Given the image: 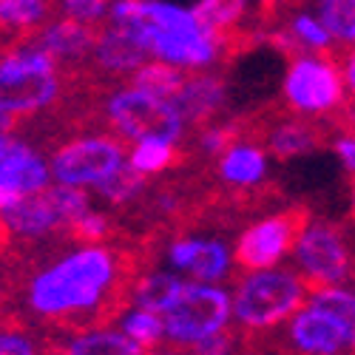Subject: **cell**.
Segmentation results:
<instances>
[{
    "label": "cell",
    "instance_id": "1",
    "mask_svg": "<svg viewBox=\"0 0 355 355\" xmlns=\"http://www.w3.org/2000/svg\"><path fill=\"white\" fill-rule=\"evenodd\" d=\"M139 261L114 245H80L26 284V307L40 324L63 333L111 327L131 307Z\"/></svg>",
    "mask_w": 355,
    "mask_h": 355
},
{
    "label": "cell",
    "instance_id": "2",
    "mask_svg": "<svg viewBox=\"0 0 355 355\" xmlns=\"http://www.w3.org/2000/svg\"><path fill=\"white\" fill-rule=\"evenodd\" d=\"M142 32L148 54L176 69H208L227 51V40L211 23H205L193 9L145 0L142 3Z\"/></svg>",
    "mask_w": 355,
    "mask_h": 355
},
{
    "label": "cell",
    "instance_id": "3",
    "mask_svg": "<svg viewBox=\"0 0 355 355\" xmlns=\"http://www.w3.org/2000/svg\"><path fill=\"white\" fill-rule=\"evenodd\" d=\"M66 92V71L32 37L15 40L0 54V108L15 116L37 114Z\"/></svg>",
    "mask_w": 355,
    "mask_h": 355
},
{
    "label": "cell",
    "instance_id": "4",
    "mask_svg": "<svg viewBox=\"0 0 355 355\" xmlns=\"http://www.w3.org/2000/svg\"><path fill=\"white\" fill-rule=\"evenodd\" d=\"M307 302V282L302 273L284 268L245 270L230 293V307L236 324L250 333H270Z\"/></svg>",
    "mask_w": 355,
    "mask_h": 355
},
{
    "label": "cell",
    "instance_id": "5",
    "mask_svg": "<svg viewBox=\"0 0 355 355\" xmlns=\"http://www.w3.org/2000/svg\"><path fill=\"white\" fill-rule=\"evenodd\" d=\"M233 321L230 293L216 282H185L173 304L162 313L165 341L173 349H193Z\"/></svg>",
    "mask_w": 355,
    "mask_h": 355
},
{
    "label": "cell",
    "instance_id": "6",
    "mask_svg": "<svg viewBox=\"0 0 355 355\" xmlns=\"http://www.w3.org/2000/svg\"><path fill=\"white\" fill-rule=\"evenodd\" d=\"M105 120L116 137L128 142L137 139H171L182 142L185 137V120L176 111V105L165 97H157L151 92H142L137 85H116L114 94L105 100Z\"/></svg>",
    "mask_w": 355,
    "mask_h": 355
},
{
    "label": "cell",
    "instance_id": "7",
    "mask_svg": "<svg viewBox=\"0 0 355 355\" xmlns=\"http://www.w3.org/2000/svg\"><path fill=\"white\" fill-rule=\"evenodd\" d=\"M282 97L293 114L302 116H333L344 111L347 85L341 66L327 54H293L282 83Z\"/></svg>",
    "mask_w": 355,
    "mask_h": 355
},
{
    "label": "cell",
    "instance_id": "8",
    "mask_svg": "<svg viewBox=\"0 0 355 355\" xmlns=\"http://www.w3.org/2000/svg\"><path fill=\"white\" fill-rule=\"evenodd\" d=\"M290 253L307 287L347 284L355 276V256L349 250L347 233L333 222L310 216Z\"/></svg>",
    "mask_w": 355,
    "mask_h": 355
},
{
    "label": "cell",
    "instance_id": "9",
    "mask_svg": "<svg viewBox=\"0 0 355 355\" xmlns=\"http://www.w3.org/2000/svg\"><path fill=\"white\" fill-rule=\"evenodd\" d=\"M125 145L116 134H88L63 142L49 159L51 180L77 185V188H97L103 180L125 165Z\"/></svg>",
    "mask_w": 355,
    "mask_h": 355
},
{
    "label": "cell",
    "instance_id": "10",
    "mask_svg": "<svg viewBox=\"0 0 355 355\" xmlns=\"http://www.w3.org/2000/svg\"><path fill=\"white\" fill-rule=\"evenodd\" d=\"M307 219H310V211L304 205H295V208H287L282 214L253 222L250 227L242 230L239 239H236L233 261L239 264V270L276 268L284 256H290Z\"/></svg>",
    "mask_w": 355,
    "mask_h": 355
},
{
    "label": "cell",
    "instance_id": "11",
    "mask_svg": "<svg viewBox=\"0 0 355 355\" xmlns=\"http://www.w3.org/2000/svg\"><path fill=\"white\" fill-rule=\"evenodd\" d=\"M284 333V349L304 352V355H338V352H352L349 336L341 324L327 313L310 302H304L287 321Z\"/></svg>",
    "mask_w": 355,
    "mask_h": 355
},
{
    "label": "cell",
    "instance_id": "12",
    "mask_svg": "<svg viewBox=\"0 0 355 355\" xmlns=\"http://www.w3.org/2000/svg\"><path fill=\"white\" fill-rule=\"evenodd\" d=\"M168 261L173 270L188 273L196 282H222L230 273V250L219 239H199V236H180L168 248Z\"/></svg>",
    "mask_w": 355,
    "mask_h": 355
},
{
    "label": "cell",
    "instance_id": "13",
    "mask_svg": "<svg viewBox=\"0 0 355 355\" xmlns=\"http://www.w3.org/2000/svg\"><path fill=\"white\" fill-rule=\"evenodd\" d=\"M148 46L125 32V28L114 26V23H100L97 26V37H94V49L88 54V60L94 63V69L100 74H108V77H131L145 60H148Z\"/></svg>",
    "mask_w": 355,
    "mask_h": 355
},
{
    "label": "cell",
    "instance_id": "14",
    "mask_svg": "<svg viewBox=\"0 0 355 355\" xmlns=\"http://www.w3.org/2000/svg\"><path fill=\"white\" fill-rule=\"evenodd\" d=\"M227 100V85L222 77L211 74V71H193V74H185V83L182 88L176 92V97L171 100L176 105V111L182 114L185 125L191 128H202L214 123V116L222 111Z\"/></svg>",
    "mask_w": 355,
    "mask_h": 355
},
{
    "label": "cell",
    "instance_id": "15",
    "mask_svg": "<svg viewBox=\"0 0 355 355\" xmlns=\"http://www.w3.org/2000/svg\"><path fill=\"white\" fill-rule=\"evenodd\" d=\"M0 180L20 196H26L43 191L51 182V171L40 151L9 137L6 142H0Z\"/></svg>",
    "mask_w": 355,
    "mask_h": 355
},
{
    "label": "cell",
    "instance_id": "16",
    "mask_svg": "<svg viewBox=\"0 0 355 355\" xmlns=\"http://www.w3.org/2000/svg\"><path fill=\"white\" fill-rule=\"evenodd\" d=\"M94 37H97V26H88L71 17H51L40 32L32 35V40L37 46H43L60 66H77L83 60H88V54L94 49Z\"/></svg>",
    "mask_w": 355,
    "mask_h": 355
},
{
    "label": "cell",
    "instance_id": "17",
    "mask_svg": "<svg viewBox=\"0 0 355 355\" xmlns=\"http://www.w3.org/2000/svg\"><path fill=\"white\" fill-rule=\"evenodd\" d=\"M219 180L236 191H253L268 180V151L250 142V137L236 139L216 157Z\"/></svg>",
    "mask_w": 355,
    "mask_h": 355
},
{
    "label": "cell",
    "instance_id": "18",
    "mask_svg": "<svg viewBox=\"0 0 355 355\" xmlns=\"http://www.w3.org/2000/svg\"><path fill=\"white\" fill-rule=\"evenodd\" d=\"M0 219L6 222L12 236H23V239H40V236H49L54 230L66 227L63 216L57 214L54 202L49 196V188H43L37 193H26L12 208L0 211Z\"/></svg>",
    "mask_w": 355,
    "mask_h": 355
},
{
    "label": "cell",
    "instance_id": "19",
    "mask_svg": "<svg viewBox=\"0 0 355 355\" xmlns=\"http://www.w3.org/2000/svg\"><path fill=\"white\" fill-rule=\"evenodd\" d=\"M264 142H268V151L276 159H295L313 154L324 145V128L307 123L304 116H287V120L273 123L264 131Z\"/></svg>",
    "mask_w": 355,
    "mask_h": 355
},
{
    "label": "cell",
    "instance_id": "20",
    "mask_svg": "<svg viewBox=\"0 0 355 355\" xmlns=\"http://www.w3.org/2000/svg\"><path fill=\"white\" fill-rule=\"evenodd\" d=\"M46 352H63V355H142L145 349L134 344L123 330L111 327H92L80 330L66 338V344H49Z\"/></svg>",
    "mask_w": 355,
    "mask_h": 355
},
{
    "label": "cell",
    "instance_id": "21",
    "mask_svg": "<svg viewBox=\"0 0 355 355\" xmlns=\"http://www.w3.org/2000/svg\"><path fill=\"white\" fill-rule=\"evenodd\" d=\"M57 0H0V37L23 40L51 20Z\"/></svg>",
    "mask_w": 355,
    "mask_h": 355
},
{
    "label": "cell",
    "instance_id": "22",
    "mask_svg": "<svg viewBox=\"0 0 355 355\" xmlns=\"http://www.w3.org/2000/svg\"><path fill=\"white\" fill-rule=\"evenodd\" d=\"M182 279L173 276V273H139L134 287H131V304L134 307H145V310H154V313H165L173 299L180 295L182 290Z\"/></svg>",
    "mask_w": 355,
    "mask_h": 355
},
{
    "label": "cell",
    "instance_id": "23",
    "mask_svg": "<svg viewBox=\"0 0 355 355\" xmlns=\"http://www.w3.org/2000/svg\"><path fill=\"white\" fill-rule=\"evenodd\" d=\"M307 302L327 310L341 324L355 352V290L344 284H313L307 287Z\"/></svg>",
    "mask_w": 355,
    "mask_h": 355
},
{
    "label": "cell",
    "instance_id": "24",
    "mask_svg": "<svg viewBox=\"0 0 355 355\" xmlns=\"http://www.w3.org/2000/svg\"><path fill=\"white\" fill-rule=\"evenodd\" d=\"M182 159V151H180V142H171V139H137L134 148L128 151L125 162L145 173V176H157V173H165L168 168H173L176 162Z\"/></svg>",
    "mask_w": 355,
    "mask_h": 355
},
{
    "label": "cell",
    "instance_id": "25",
    "mask_svg": "<svg viewBox=\"0 0 355 355\" xmlns=\"http://www.w3.org/2000/svg\"><path fill=\"white\" fill-rule=\"evenodd\" d=\"M185 83V69H176L165 60H145L134 74H131V85L142 88V92H151L157 97H165V100H173L176 92L182 88Z\"/></svg>",
    "mask_w": 355,
    "mask_h": 355
},
{
    "label": "cell",
    "instance_id": "26",
    "mask_svg": "<svg viewBox=\"0 0 355 355\" xmlns=\"http://www.w3.org/2000/svg\"><path fill=\"white\" fill-rule=\"evenodd\" d=\"M120 324H123V333L139 344L145 352L157 349L162 341H165V327H162V315L154 313V310H145V307H128L123 315H120Z\"/></svg>",
    "mask_w": 355,
    "mask_h": 355
},
{
    "label": "cell",
    "instance_id": "27",
    "mask_svg": "<svg viewBox=\"0 0 355 355\" xmlns=\"http://www.w3.org/2000/svg\"><path fill=\"white\" fill-rule=\"evenodd\" d=\"M315 15L327 26L333 43L355 46V0H315Z\"/></svg>",
    "mask_w": 355,
    "mask_h": 355
},
{
    "label": "cell",
    "instance_id": "28",
    "mask_svg": "<svg viewBox=\"0 0 355 355\" xmlns=\"http://www.w3.org/2000/svg\"><path fill=\"white\" fill-rule=\"evenodd\" d=\"M287 35L293 37L299 51L327 54L333 49V37L327 32V26H324L318 20V15H313V12H295L287 23Z\"/></svg>",
    "mask_w": 355,
    "mask_h": 355
},
{
    "label": "cell",
    "instance_id": "29",
    "mask_svg": "<svg viewBox=\"0 0 355 355\" xmlns=\"http://www.w3.org/2000/svg\"><path fill=\"white\" fill-rule=\"evenodd\" d=\"M145 188H148V176L139 173V171H134L128 162L120 165V168H116V171L108 176V180H103V182L97 185V191L103 193V199L111 202L114 208H123V205L134 202L137 196H142Z\"/></svg>",
    "mask_w": 355,
    "mask_h": 355
},
{
    "label": "cell",
    "instance_id": "30",
    "mask_svg": "<svg viewBox=\"0 0 355 355\" xmlns=\"http://www.w3.org/2000/svg\"><path fill=\"white\" fill-rule=\"evenodd\" d=\"M66 230H69V236H71L77 245H100V242H108L111 239L114 225H111V219L105 214L85 208L80 216H74L66 225Z\"/></svg>",
    "mask_w": 355,
    "mask_h": 355
},
{
    "label": "cell",
    "instance_id": "31",
    "mask_svg": "<svg viewBox=\"0 0 355 355\" xmlns=\"http://www.w3.org/2000/svg\"><path fill=\"white\" fill-rule=\"evenodd\" d=\"M245 137V123H208V125H202L199 128V148H202V154L205 157H219L227 145H233L236 139H242Z\"/></svg>",
    "mask_w": 355,
    "mask_h": 355
},
{
    "label": "cell",
    "instance_id": "32",
    "mask_svg": "<svg viewBox=\"0 0 355 355\" xmlns=\"http://www.w3.org/2000/svg\"><path fill=\"white\" fill-rule=\"evenodd\" d=\"M46 352V344H37L32 333L20 327V321L0 324V355H35Z\"/></svg>",
    "mask_w": 355,
    "mask_h": 355
},
{
    "label": "cell",
    "instance_id": "33",
    "mask_svg": "<svg viewBox=\"0 0 355 355\" xmlns=\"http://www.w3.org/2000/svg\"><path fill=\"white\" fill-rule=\"evenodd\" d=\"M111 0H57V12L63 17L88 23V26H100L108 15Z\"/></svg>",
    "mask_w": 355,
    "mask_h": 355
},
{
    "label": "cell",
    "instance_id": "34",
    "mask_svg": "<svg viewBox=\"0 0 355 355\" xmlns=\"http://www.w3.org/2000/svg\"><path fill=\"white\" fill-rule=\"evenodd\" d=\"M333 151L336 157L341 159V165L355 173V131H341L336 139H333Z\"/></svg>",
    "mask_w": 355,
    "mask_h": 355
},
{
    "label": "cell",
    "instance_id": "35",
    "mask_svg": "<svg viewBox=\"0 0 355 355\" xmlns=\"http://www.w3.org/2000/svg\"><path fill=\"white\" fill-rule=\"evenodd\" d=\"M341 77H344V85L349 88V94L355 97V46L347 49V54L341 57Z\"/></svg>",
    "mask_w": 355,
    "mask_h": 355
},
{
    "label": "cell",
    "instance_id": "36",
    "mask_svg": "<svg viewBox=\"0 0 355 355\" xmlns=\"http://www.w3.org/2000/svg\"><path fill=\"white\" fill-rule=\"evenodd\" d=\"M17 120H20V116H15V114L6 111V108H0V142H6L9 137H15Z\"/></svg>",
    "mask_w": 355,
    "mask_h": 355
},
{
    "label": "cell",
    "instance_id": "37",
    "mask_svg": "<svg viewBox=\"0 0 355 355\" xmlns=\"http://www.w3.org/2000/svg\"><path fill=\"white\" fill-rule=\"evenodd\" d=\"M17 199H23L17 191H12L3 180H0V211H6V208H12V205L17 202Z\"/></svg>",
    "mask_w": 355,
    "mask_h": 355
},
{
    "label": "cell",
    "instance_id": "38",
    "mask_svg": "<svg viewBox=\"0 0 355 355\" xmlns=\"http://www.w3.org/2000/svg\"><path fill=\"white\" fill-rule=\"evenodd\" d=\"M9 245H12V230L6 227V222H3V219H0V253L9 250Z\"/></svg>",
    "mask_w": 355,
    "mask_h": 355
},
{
    "label": "cell",
    "instance_id": "39",
    "mask_svg": "<svg viewBox=\"0 0 355 355\" xmlns=\"http://www.w3.org/2000/svg\"><path fill=\"white\" fill-rule=\"evenodd\" d=\"M0 304H3V295H0Z\"/></svg>",
    "mask_w": 355,
    "mask_h": 355
}]
</instances>
